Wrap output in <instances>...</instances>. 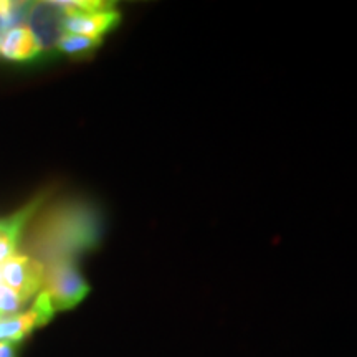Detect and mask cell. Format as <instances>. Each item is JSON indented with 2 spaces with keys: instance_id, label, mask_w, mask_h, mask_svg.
<instances>
[{
  "instance_id": "6",
  "label": "cell",
  "mask_w": 357,
  "mask_h": 357,
  "mask_svg": "<svg viewBox=\"0 0 357 357\" xmlns=\"http://www.w3.org/2000/svg\"><path fill=\"white\" fill-rule=\"evenodd\" d=\"M45 199H47V195L40 194L19 211L13 212L12 215L0 218V266L17 253L22 240H24L26 225H29V222H32V218L37 217L40 208L45 204Z\"/></svg>"
},
{
  "instance_id": "3",
  "label": "cell",
  "mask_w": 357,
  "mask_h": 357,
  "mask_svg": "<svg viewBox=\"0 0 357 357\" xmlns=\"http://www.w3.org/2000/svg\"><path fill=\"white\" fill-rule=\"evenodd\" d=\"M68 10L55 2H30L26 10V24L40 50V56L56 53L58 43L65 37V19Z\"/></svg>"
},
{
  "instance_id": "10",
  "label": "cell",
  "mask_w": 357,
  "mask_h": 357,
  "mask_svg": "<svg viewBox=\"0 0 357 357\" xmlns=\"http://www.w3.org/2000/svg\"><path fill=\"white\" fill-rule=\"evenodd\" d=\"M0 357H17V346L13 342L0 341Z\"/></svg>"
},
{
  "instance_id": "4",
  "label": "cell",
  "mask_w": 357,
  "mask_h": 357,
  "mask_svg": "<svg viewBox=\"0 0 357 357\" xmlns=\"http://www.w3.org/2000/svg\"><path fill=\"white\" fill-rule=\"evenodd\" d=\"M0 281L29 303L43 288L45 265L24 253L13 255L0 266Z\"/></svg>"
},
{
  "instance_id": "2",
  "label": "cell",
  "mask_w": 357,
  "mask_h": 357,
  "mask_svg": "<svg viewBox=\"0 0 357 357\" xmlns=\"http://www.w3.org/2000/svg\"><path fill=\"white\" fill-rule=\"evenodd\" d=\"M89 283L79 271L77 258L58 257L45 265L43 291L48 294L55 311L77 307L89 293Z\"/></svg>"
},
{
  "instance_id": "8",
  "label": "cell",
  "mask_w": 357,
  "mask_h": 357,
  "mask_svg": "<svg viewBox=\"0 0 357 357\" xmlns=\"http://www.w3.org/2000/svg\"><path fill=\"white\" fill-rule=\"evenodd\" d=\"M101 43L102 40L79 37V35H65L61 42L58 43L56 53L71 58H84L91 55Z\"/></svg>"
},
{
  "instance_id": "7",
  "label": "cell",
  "mask_w": 357,
  "mask_h": 357,
  "mask_svg": "<svg viewBox=\"0 0 357 357\" xmlns=\"http://www.w3.org/2000/svg\"><path fill=\"white\" fill-rule=\"evenodd\" d=\"M0 58L19 63L38 60L40 50L37 42L26 26H13L0 32Z\"/></svg>"
},
{
  "instance_id": "1",
  "label": "cell",
  "mask_w": 357,
  "mask_h": 357,
  "mask_svg": "<svg viewBox=\"0 0 357 357\" xmlns=\"http://www.w3.org/2000/svg\"><path fill=\"white\" fill-rule=\"evenodd\" d=\"M100 217L95 208L82 202H65L37 213L32 230L22 242L35 260L47 265L53 258L73 257L100 242Z\"/></svg>"
},
{
  "instance_id": "5",
  "label": "cell",
  "mask_w": 357,
  "mask_h": 357,
  "mask_svg": "<svg viewBox=\"0 0 357 357\" xmlns=\"http://www.w3.org/2000/svg\"><path fill=\"white\" fill-rule=\"evenodd\" d=\"M55 312L56 311L52 305L50 298L42 289L37 294V298H35L33 305L29 311L10 316V318L0 319V341L13 342V344L24 341L35 329L50 323Z\"/></svg>"
},
{
  "instance_id": "9",
  "label": "cell",
  "mask_w": 357,
  "mask_h": 357,
  "mask_svg": "<svg viewBox=\"0 0 357 357\" xmlns=\"http://www.w3.org/2000/svg\"><path fill=\"white\" fill-rule=\"evenodd\" d=\"M25 305L26 303L22 300L19 294L0 281V319L20 314L22 307Z\"/></svg>"
}]
</instances>
